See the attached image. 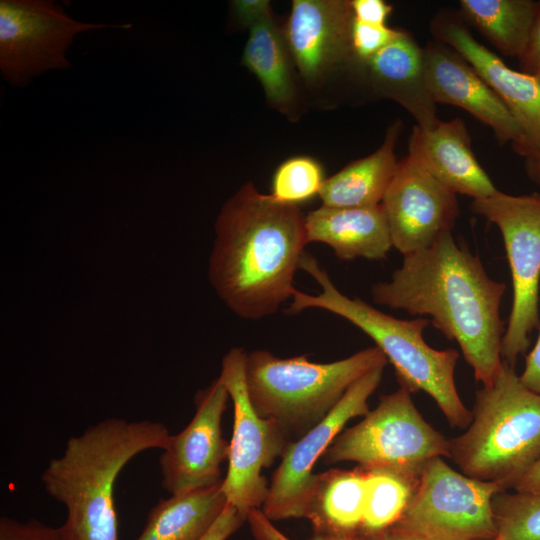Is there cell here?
Instances as JSON below:
<instances>
[{
  "instance_id": "obj_10",
  "label": "cell",
  "mask_w": 540,
  "mask_h": 540,
  "mask_svg": "<svg viewBox=\"0 0 540 540\" xmlns=\"http://www.w3.org/2000/svg\"><path fill=\"white\" fill-rule=\"evenodd\" d=\"M246 351L232 348L222 359L219 378L233 403V433L229 442L228 469L222 480L227 503L247 518L262 508L269 485L262 471L282 457L292 442L276 422L253 408L245 378Z\"/></svg>"
},
{
  "instance_id": "obj_32",
  "label": "cell",
  "mask_w": 540,
  "mask_h": 540,
  "mask_svg": "<svg viewBox=\"0 0 540 540\" xmlns=\"http://www.w3.org/2000/svg\"><path fill=\"white\" fill-rule=\"evenodd\" d=\"M350 3L354 20L373 25H384L393 9L383 0H352Z\"/></svg>"
},
{
  "instance_id": "obj_38",
  "label": "cell",
  "mask_w": 540,
  "mask_h": 540,
  "mask_svg": "<svg viewBox=\"0 0 540 540\" xmlns=\"http://www.w3.org/2000/svg\"><path fill=\"white\" fill-rule=\"evenodd\" d=\"M308 540H411V539L405 536H402L392 530H386L382 533L371 535V536H364L360 534L320 535V534L313 533V535Z\"/></svg>"
},
{
  "instance_id": "obj_40",
  "label": "cell",
  "mask_w": 540,
  "mask_h": 540,
  "mask_svg": "<svg viewBox=\"0 0 540 540\" xmlns=\"http://www.w3.org/2000/svg\"><path fill=\"white\" fill-rule=\"evenodd\" d=\"M489 540H496V539H489Z\"/></svg>"
},
{
  "instance_id": "obj_13",
  "label": "cell",
  "mask_w": 540,
  "mask_h": 540,
  "mask_svg": "<svg viewBox=\"0 0 540 540\" xmlns=\"http://www.w3.org/2000/svg\"><path fill=\"white\" fill-rule=\"evenodd\" d=\"M353 19L347 0L292 2L282 30L295 70L306 86L323 88L344 75L364 83V64L352 44Z\"/></svg>"
},
{
  "instance_id": "obj_26",
  "label": "cell",
  "mask_w": 540,
  "mask_h": 540,
  "mask_svg": "<svg viewBox=\"0 0 540 540\" xmlns=\"http://www.w3.org/2000/svg\"><path fill=\"white\" fill-rule=\"evenodd\" d=\"M421 466L363 467L366 471V499L358 534L376 535L397 523L415 490Z\"/></svg>"
},
{
  "instance_id": "obj_33",
  "label": "cell",
  "mask_w": 540,
  "mask_h": 540,
  "mask_svg": "<svg viewBox=\"0 0 540 540\" xmlns=\"http://www.w3.org/2000/svg\"><path fill=\"white\" fill-rule=\"evenodd\" d=\"M245 521L247 518L227 503L222 513L200 540H227Z\"/></svg>"
},
{
  "instance_id": "obj_12",
  "label": "cell",
  "mask_w": 540,
  "mask_h": 540,
  "mask_svg": "<svg viewBox=\"0 0 540 540\" xmlns=\"http://www.w3.org/2000/svg\"><path fill=\"white\" fill-rule=\"evenodd\" d=\"M385 366L357 380L322 421L288 445L261 508L270 521L306 517L316 480L315 464L351 419L370 411L368 400L378 388Z\"/></svg>"
},
{
  "instance_id": "obj_11",
  "label": "cell",
  "mask_w": 540,
  "mask_h": 540,
  "mask_svg": "<svg viewBox=\"0 0 540 540\" xmlns=\"http://www.w3.org/2000/svg\"><path fill=\"white\" fill-rule=\"evenodd\" d=\"M106 27L129 28L80 22L61 5L47 0L0 1V70L12 86L28 85L49 70L70 67L66 52L82 32Z\"/></svg>"
},
{
  "instance_id": "obj_8",
  "label": "cell",
  "mask_w": 540,
  "mask_h": 540,
  "mask_svg": "<svg viewBox=\"0 0 540 540\" xmlns=\"http://www.w3.org/2000/svg\"><path fill=\"white\" fill-rule=\"evenodd\" d=\"M470 209L496 225L503 239L513 297L501 357L514 368L529 348L530 335L540 328V193L510 195L498 190L473 199Z\"/></svg>"
},
{
  "instance_id": "obj_4",
  "label": "cell",
  "mask_w": 540,
  "mask_h": 540,
  "mask_svg": "<svg viewBox=\"0 0 540 540\" xmlns=\"http://www.w3.org/2000/svg\"><path fill=\"white\" fill-rule=\"evenodd\" d=\"M299 269L309 274L321 291L311 295L295 288L285 311L287 314L319 308L346 319L383 352L395 370L400 387L410 393H427L451 427L466 429L469 426L472 412L462 402L455 384L459 352L452 348L437 350L426 343L423 333L429 319H397L360 298H349L336 288L327 271L307 252L301 258Z\"/></svg>"
},
{
  "instance_id": "obj_1",
  "label": "cell",
  "mask_w": 540,
  "mask_h": 540,
  "mask_svg": "<svg viewBox=\"0 0 540 540\" xmlns=\"http://www.w3.org/2000/svg\"><path fill=\"white\" fill-rule=\"evenodd\" d=\"M505 291L506 284L492 279L480 258L448 231L431 246L404 255L390 281L372 285L371 296L393 310L429 316L459 345L476 381L487 386L503 367L505 327L499 310Z\"/></svg>"
},
{
  "instance_id": "obj_22",
  "label": "cell",
  "mask_w": 540,
  "mask_h": 540,
  "mask_svg": "<svg viewBox=\"0 0 540 540\" xmlns=\"http://www.w3.org/2000/svg\"><path fill=\"white\" fill-rule=\"evenodd\" d=\"M402 128V121L395 120L376 151L326 178L319 194L322 205L341 208L380 205L399 168L395 146Z\"/></svg>"
},
{
  "instance_id": "obj_19",
  "label": "cell",
  "mask_w": 540,
  "mask_h": 540,
  "mask_svg": "<svg viewBox=\"0 0 540 540\" xmlns=\"http://www.w3.org/2000/svg\"><path fill=\"white\" fill-rule=\"evenodd\" d=\"M409 152L436 180L455 194L473 199L498 191L478 162L464 121L440 120L432 129L413 126Z\"/></svg>"
},
{
  "instance_id": "obj_25",
  "label": "cell",
  "mask_w": 540,
  "mask_h": 540,
  "mask_svg": "<svg viewBox=\"0 0 540 540\" xmlns=\"http://www.w3.org/2000/svg\"><path fill=\"white\" fill-rule=\"evenodd\" d=\"M537 1L460 0V15L505 56L518 58L527 44Z\"/></svg>"
},
{
  "instance_id": "obj_7",
  "label": "cell",
  "mask_w": 540,
  "mask_h": 540,
  "mask_svg": "<svg viewBox=\"0 0 540 540\" xmlns=\"http://www.w3.org/2000/svg\"><path fill=\"white\" fill-rule=\"evenodd\" d=\"M502 491L470 478L442 457L424 462L410 501L392 530L411 540H489L496 537L492 501Z\"/></svg>"
},
{
  "instance_id": "obj_20",
  "label": "cell",
  "mask_w": 540,
  "mask_h": 540,
  "mask_svg": "<svg viewBox=\"0 0 540 540\" xmlns=\"http://www.w3.org/2000/svg\"><path fill=\"white\" fill-rule=\"evenodd\" d=\"M307 243L321 242L344 261L383 260L393 247L381 204L364 208L322 205L304 217Z\"/></svg>"
},
{
  "instance_id": "obj_31",
  "label": "cell",
  "mask_w": 540,
  "mask_h": 540,
  "mask_svg": "<svg viewBox=\"0 0 540 540\" xmlns=\"http://www.w3.org/2000/svg\"><path fill=\"white\" fill-rule=\"evenodd\" d=\"M517 59L521 72L540 79V1H537L527 44Z\"/></svg>"
},
{
  "instance_id": "obj_15",
  "label": "cell",
  "mask_w": 540,
  "mask_h": 540,
  "mask_svg": "<svg viewBox=\"0 0 540 540\" xmlns=\"http://www.w3.org/2000/svg\"><path fill=\"white\" fill-rule=\"evenodd\" d=\"M392 245L403 256L425 249L452 231L460 214L456 194L408 154L381 203Z\"/></svg>"
},
{
  "instance_id": "obj_14",
  "label": "cell",
  "mask_w": 540,
  "mask_h": 540,
  "mask_svg": "<svg viewBox=\"0 0 540 540\" xmlns=\"http://www.w3.org/2000/svg\"><path fill=\"white\" fill-rule=\"evenodd\" d=\"M229 394L218 377L194 398L195 414L178 434L170 435L159 459L162 487L171 495L220 483L229 442L222 435V416Z\"/></svg>"
},
{
  "instance_id": "obj_37",
  "label": "cell",
  "mask_w": 540,
  "mask_h": 540,
  "mask_svg": "<svg viewBox=\"0 0 540 540\" xmlns=\"http://www.w3.org/2000/svg\"><path fill=\"white\" fill-rule=\"evenodd\" d=\"M513 490L518 493H540V458L517 481Z\"/></svg>"
},
{
  "instance_id": "obj_21",
  "label": "cell",
  "mask_w": 540,
  "mask_h": 540,
  "mask_svg": "<svg viewBox=\"0 0 540 540\" xmlns=\"http://www.w3.org/2000/svg\"><path fill=\"white\" fill-rule=\"evenodd\" d=\"M247 29L243 65L259 80L268 104L290 120H297L301 114V94L282 28L269 11Z\"/></svg>"
},
{
  "instance_id": "obj_17",
  "label": "cell",
  "mask_w": 540,
  "mask_h": 540,
  "mask_svg": "<svg viewBox=\"0 0 540 540\" xmlns=\"http://www.w3.org/2000/svg\"><path fill=\"white\" fill-rule=\"evenodd\" d=\"M426 79L435 103L459 107L488 126L500 145L520 154L523 133L505 104L454 49L439 42L423 47Z\"/></svg>"
},
{
  "instance_id": "obj_9",
  "label": "cell",
  "mask_w": 540,
  "mask_h": 540,
  "mask_svg": "<svg viewBox=\"0 0 540 540\" xmlns=\"http://www.w3.org/2000/svg\"><path fill=\"white\" fill-rule=\"evenodd\" d=\"M448 457V439L420 414L403 387L383 395L356 425L343 430L321 457L326 465L356 462L364 468L415 467Z\"/></svg>"
},
{
  "instance_id": "obj_3",
  "label": "cell",
  "mask_w": 540,
  "mask_h": 540,
  "mask_svg": "<svg viewBox=\"0 0 540 540\" xmlns=\"http://www.w3.org/2000/svg\"><path fill=\"white\" fill-rule=\"evenodd\" d=\"M170 437L156 421L108 418L67 440L64 452L41 474L45 491L67 512L65 540H119L114 484L139 453L164 449Z\"/></svg>"
},
{
  "instance_id": "obj_5",
  "label": "cell",
  "mask_w": 540,
  "mask_h": 540,
  "mask_svg": "<svg viewBox=\"0 0 540 540\" xmlns=\"http://www.w3.org/2000/svg\"><path fill=\"white\" fill-rule=\"evenodd\" d=\"M471 412L466 431L448 439L449 458L470 478L513 489L540 458V395L503 363L495 380L477 390Z\"/></svg>"
},
{
  "instance_id": "obj_30",
  "label": "cell",
  "mask_w": 540,
  "mask_h": 540,
  "mask_svg": "<svg viewBox=\"0 0 540 540\" xmlns=\"http://www.w3.org/2000/svg\"><path fill=\"white\" fill-rule=\"evenodd\" d=\"M0 540H65L61 528L43 524L35 519L27 522L1 517Z\"/></svg>"
},
{
  "instance_id": "obj_36",
  "label": "cell",
  "mask_w": 540,
  "mask_h": 540,
  "mask_svg": "<svg viewBox=\"0 0 540 540\" xmlns=\"http://www.w3.org/2000/svg\"><path fill=\"white\" fill-rule=\"evenodd\" d=\"M247 521L256 540H291L273 525L261 509L252 510Z\"/></svg>"
},
{
  "instance_id": "obj_34",
  "label": "cell",
  "mask_w": 540,
  "mask_h": 540,
  "mask_svg": "<svg viewBox=\"0 0 540 540\" xmlns=\"http://www.w3.org/2000/svg\"><path fill=\"white\" fill-rule=\"evenodd\" d=\"M230 6L233 20L245 28L271 11L268 0H236L232 1Z\"/></svg>"
},
{
  "instance_id": "obj_23",
  "label": "cell",
  "mask_w": 540,
  "mask_h": 540,
  "mask_svg": "<svg viewBox=\"0 0 540 540\" xmlns=\"http://www.w3.org/2000/svg\"><path fill=\"white\" fill-rule=\"evenodd\" d=\"M365 499L366 471L363 467L318 473L305 518L311 522L315 534H358Z\"/></svg>"
},
{
  "instance_id": "obj_27",
  "label": "cell",
  "mask_w": 540,
  "mask_h": 540,
  "mask_svg": "<svg viewBox=\"0 0 540 540\" xmlns=\"http://www.w3.org/2000/svg\"><path fill=\"white\" fill-rule=\"evenodd\" d=\"M496 540H540V493L498 492L492 501Z\"/></svg>"
},
{
  "instance_id": "obj_39",
  "label": "cell",
  "mask_w": 540,
  "mask_h": 540,
  "mask_svg": "<svg viewBox=\"0 0 540 540\" xmlns=\"http://www.w3.org/2000/svg\"><path fill=\"white\" fill-rule=\"evenodd\" d=\"M525 172L531 182L540 185V155L534 159L524 161Z\"/></svg>"
},
{
  "instance_id": "obj_24",
  "label": "cell",
  "mask_w": 540,
  "mask_h": 540,
  "mask_svg": "<svg viewBox=\"0 0 540 540\" xmlns=\"http://www.w3.org/2000/svg\"><path fill=\"white\" fill-rule=\"evenodd\" d=\"M227 505L222 481L161 499L136 540H200Z\"/></svg>"
},
{
  "instance_id": "obj_28",
  "label": "cell",
  "mask_w": 540,
  "mask_h": 540,
  "mask_svg": "<svg viewBox=\"0 0 540 540\" xmlns=\"http://www.w3.org/2000/svg\"><path fill=\"white\" fill-rule=\"evenodd\" d=\"M325 179L317 160L310 156H293L275 170L270 195L278 202L299 206L320 194Z\"/></svg>"
},
{
  "instance_id": "obj_35",
  "label": "cell",
  "mask_w": 540,
  "mask_h": 540,
  "mask_svg": "<svg viewBox=\"0 0 540 540\" xmlns=\"http://www.w3.org/2000/svg\"><path fill=\"white\" fill-rule=\"evenodd\" d=\"M519 379L527 389L540 395V331L534 347L525 357L524 370Z\"/></svg>"
},
{
  "instance_id": "obj_18",
  "label": "cell",
  "mask_w": 540,
  "mask_h": 540,
  "mask_svg": "<svg viewBox=\"0 0 540 540\" xmlns=\"http://www.w3.org/2000/svg\"><path fill=\"white\" fill-rule=\"evenodd\" d=\"M364 83L373 95L401 105L420 128L432 129L440 121L426 79L423 48L408 31L399 29L364 64Z\"/></svg>"
},
{
  "instance_id": "obj_29",
  "label": "cell",
  "mask_w": 540,
  "mask_h": 540,
  "mask_svg": "<svg viewBox=\"0 0 540 540\" xmlns=\"http://www.w3.org/2000/svg\"><path fill=\"white\" fill-rule=\"evenodd\" d=\"M354 18V17H353ZM399 29L384 25H373L353 19L352 44L358 59L365 64L370 58L388 45Z\"/></svg>"
},
{
  "instance_id": "obj_16",
  "label": "cell",
  "mask_w": 540,
  "mask_h": 540,
  "mask_svg": "<svg viewBox=\"0 0 540 540\" xmlns=\"http://www.w3.org/2000/svg\"><path fill=\"white\" fill-rule=\"evenodd\" d=\"M436 41L458 52L505 104L523 133L519 156L524 161L540 155V79L510 68L497 54L479 43L460 13L440 11L431 20Z\"/></svg>"
},
{
  "instance_id": "obj_2",
  "label": "cell",
  "mask_w": 540,
  "mask_h": 540,
  "mask_svg": "<svg viewBox=\"0 0 540 540\" xmlns=\"http://www.w3.org/2000/svg\"><path fill=\"white\" fill-rule=\"evenodd\" d=\"M299 206L244 184L222 206L209 261V279L238 317L258 320L291 299L307 243Z\"/></svg>"
},
{
  "instance_id": "obj_6",
  "label": "cell",
  "mask_w": 540,
  "mask_h": 540,
  "mask_svg": "<svg viewBox=\"0 0 540 540\" xmlns=\"http://www.w3.org/2000/svg\"><path fill=\"white\" fill-rule=\"evenodd\" d=\"M387 362L376 346L329 363L254 350L245 356L248 396L261 417L276 422L289 436L301 437L331 412L357 380Z\"/></svg>"
}]
</instances>
